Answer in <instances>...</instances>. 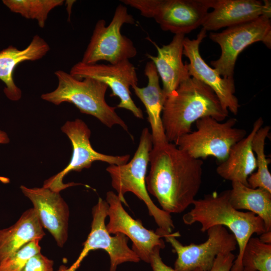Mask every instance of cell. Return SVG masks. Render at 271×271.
I'll use <instances>...</instances> for the list:
<instances>
[{"mask_svg": "<svg viewBox=\"0 0 271 271\" xmlns=\"http://www.w3.org/2000/svg\"><path fill=\"white\" fill-rule=\"evenodd\" d=\"M10 142V139L7 134L4 131L0 130V144H8Z\"/></svg>", "mask_w": 271, "mask_h": 271, "instance_id": "cell-32", "label": "cell"}, {"mask_svg": "<svg viewBox=\"0 0 271 271\" xmlns=\"http://www.w3.org/2000/svg\"><path fill=\"white\" fill-rule=\"evenodd\" d=\"M53 264L52 260L39 252L28 260L23 271H53Z\"/></svg>", "mask_w": 271, "mask_h": 271, "instance_id": "cell-28", "label": "cell"}, {"mask_svg": "<svg viewBox=\"0 0 271 271\" xmlns=\"http://www.w3.org/2000/svg\"><path fill=\"white\" fill-rule=\"evenodd\" d=\"M226 228L222 225L212 226L207 230L208 238L205 242L187 245L176 238L180 235L178 232L164 234L163 237L177 255L174 268L178 271H209L218 254L232 252L236 249V239Z\"/></svg>", "mask_w": 271, "mask_h": 271, "instance_id": "cell-10", "label": "cell"}, {"mask_svg": "<svg viewBox=\"0 0 271 271\" xmlns=\"http://www.w3.org/2000/svg\"><path fill=\"white\" fill-rule=\"evenodd\" d=\"M210 39L221 50L219 58L211 62L218 74L224 78L233 79L234 70L239 54L249 45L262 42L271 48L270 17L261 16L252 21L227 28L221 32H211Z\"/></svg>", "mask_w": 271, "mask_h": 271, "instance_id": "cell-9", "label": "cell"}, {"mask_svg": "<svg viewBox=\"0 0 271 271\" xmlns=\"http://www.w3.org/2000/svg\"><path fill=\"white\" fill-rule=\"evenodd\" d=\"M54 74L58 86L53 91L42 94V99L57 105L65 102L72 103L81 112L93 116L106 126L118 125L128 131L127 126L115 111L116 107L105 101L108 87L106 84L91 78L79 80L61 70Z\"/></svg>", "mask_w": 271, "mask_h": 271, "instance_id": "cell-5", "label": "cell"}, {"mask_svg": "<svg viewBox=\"0 0 271 271\" xmlns=\"http://www.w3.org/2000/svg\"><path fill=\"white\" fill-rule=\"evenodd\" d=\"M270 127L261 126L254 134L251 142L252 149L256 155V171L247 179L248 186L252 188H260L271 192V174L268 170L270 159L265 154V142Z\"/></svg>", "mask_w": 271, "mask_h": 271, "instance_id": "cell-24", "label": "cell"}, {"mask_svg": "<svg viewBox=\"0 0 271 271\" xmlns=\"http://www.w3.org/2000/svg\"><path fill=\"white\" fill-rule=\"evenodd\" d=\"M50 49L46 41L38 35H36L24 49L20 50L14 46H9L0 51V80L5 84L4 91L9 99L17 101L22 97V91L14 80L13 74L16 67L25 61L41 59Z\"/></svg>", "mask_w": 271, "mask_h": 271, "instance_id": "cell-20", "label": "cell"}, {"mask_svg": "<svg viewBox=\"0 0 271 271\" xmlns=\"http://www.w3.org/2000/svg\"><path fill=\"white\" fill-rule=\"evenodd\" d=\"M242 271H245V270L244 269H243Z\"/></svg>", "mask_w": 271, "mask_h": 271, "instance_id": "cell-33", "label": "cell"}, {"mask_svg": "<svg viewBox=\"0 0 271 271\" xmlns=\"http://www.w3.org/2000/svg\"><path fill=\"white\" fill-rule=\"evenodd\" d=\"M241 264L245 271H271V244L251 237L244 248Z\"/></svg>", "mask_w": 271, "mask_h": 271, "instance_id": "cell-26", "label": "cell"}, {"mask_svg": "<svg viewBox=\"0 0 271 271\" xmlns=\"http://www.w3.org/2000/svg\"><path fill=\"white\" fill-rule=\"evenodd\" d=\"M69 73L79 80L91 78L104 83L112 91L110 96L119 98L117 107L126 109L136 117L143 118L142 109L130 96L129 88L137 85L138 78L136 68L129 60L115 64H87L80 61L72 67Z\"/></svg>", "mask_w": 271, "mask_h": 271, "instance_id": "cell-12", "label": "cell"}, {"mask_svg": "<svg viewBox=\"0 0 271 271\" xmlns=\"http://www.w3.org/2000/svg\"><path fill=\"white\" fill-rule=\"evenodd\" d=\"M229 190L232 206L238 210H247L263 220L266 231H271V192L260 188H252L232 182Z\"/></svg>", "mask_w": 271, "mask_h": 271, "instance_id": "cell-23", "label": "cell"}, {"mask_svg": "<svg viewBox=\"0 0 271 271\" xmlns=\"http://www.w3.org/2000/svg\"><path fill=\"white\" fill-rule=\"evenodd\" d=\"M43 227L36 210L25 211L11 226L0 229V262L24 245L44 236Z\"/></svg>", "mask_w": 271, "mask_h": 271, "instance_id": "cell-22", "label": "cell"}, {"mask_svg": "<svg viewBox=\"0 0 271 271\" xmlns=\"http://www.w3.org/2000/svg\"><path fill=\"white\" fill-rule=\"evenodd\" d=\"M4 4L10 10L27 19L36 20L39 26L43 28L49 13L54 8L62 6L63 0H4Z\"/></svg>", "mask_w": 271, "mask_h": 271, "instance_id": "cell-25", "label": "cell"}, {"mask_svg": "<svg viewBox=\"0 0 271 271\" xmlns=\"http://www.w3.org/2000/svg\"><path fill=\"white\" fill-rule=\"evenodd\" d=\"M108 205L101 198L93 207L91 230L83 243V248L75 262L80 264L91 250L103 249L110 258V271H116L117 266L125 262H138L141 259L136 252L128 246V237L122 233L111 236L105 223L107 216Z\"/></svg>", "mask_w": 271, "mask_h": 271, "instance_id": "cell-13", "label": "cell"}, {"mask_svg": "<svg viewBox=\"0 0 271 271\" xmlns=\"http://www.w3.org/2000/svg\"><path fill=\"white\" fill-rule=\"evenodd\" d=\"M160 247H156L150 257V263L153 271H178L166 265L162 260L160 251ZM195 271H200L196 270Z\"/></svg>", "mask_w": 271, "mask_h": 271, "instance_id": "cell-30", "label": "cell"}, {"mask_svg": "<svg viewBox=\"0 0 271 271\" xmlns=\"http://www.w3.org/2000/svg\"><path fill=\"white\" fill-rule=\"evenodd\" d=\"M147 189L162 209L180 213L192 204L202 184L203 162L191 157L175 144L153 147Z\"/></svg>", "mask_w": 271, "mask_h": 271, "instance_id": "cell-1", "label": "cell"}, {"mask_svg": "<svg viewBox=\"0 0 271 271\" xmlns=\"http://www.w3.org/2000/svg\"><path fill=\"white\" fill-rule=\"evenodd\" d=\"M153 148L151 133L147 127L143 129L138 149L132 159L125 164L110 165L106 171L111 179V185L121 202L126 205L124 194L131 192L146 205L149 214L159 226L156 232L162 236L172 233L174 225L171 214L157 207L150 198L146 178Z\"/></svg>", "mask_w": 271, "mask_h": 271, "instance_id": "cell-4", "label": "cell"}, {"mask_svg": "<svg viewBox=\"0 0 271 271\" xmlns=\"http://www.w3.org/2000/svg\"><path fill=\"white\" fill-rule=\"evenodd\" d=\"M125 24H134L135 20L125 5L119 4L108 26L104 19L96 22L81 61L93 64L105 61L115 64L134 58L137 54L136 47L129 38L121 33V28Z\"/></svg>", "mask_w": 271, "mask_h": 271, "instance_id": "cell-8", "label": "cell"}, {"mask_svg": "<svg viewBox=\"0 0 271 271\" xmlns=\"http://www.w3.org/2000/svg\"><path fill=\"white\" fill-rule=\"evenodd\" d=\"M141 15L153 19L164 31L189 33L202 26L212 0H121Z\"/></svg>", "mask_w": 271, "mask_h": 271, "instance_id": "cell-7", "label": "cell"}, {"mask_svg": "<svg viewBox=\"0 0 271 271\" xmlns=\"http://www.w3.org/2000/svg\"><path fill=\"white\" fill-rule=\"evenodd\" d=\"M61 130L69 139L72 146V155L68 165L60 172L45 181L43 187L54 191H60L69 187L79 185L75 183L64 184V177L72 171L80 172L89 168L94 161H101L110 165H121L128 162L130 155L111 156L103 154L93 149L90 142L91 130L80 119L67 121Z\"/></svg>", "mask_w": 271, "mask_h": 271, "instance_id": "cell-11", "label": "cell"}, {"mask_svg": "<svg viewBox=\"0 0 271 271\" xmlns=\"http://www.w3.org/2000/svg\"><path fill=\"white\" fill-rule=\"evenodd\" d=\"M263 124L262 117L257 118L250 133L231 148L226 159L216 168V172L221 177L231 182H238L248 186L247 179L256 169L255 156L251 142Z\"/></svg>", "mask_w": 271, "mask_h": 271, "instance_id": "cell-21", "label": "cell"}, {"mask_svg": "<svg viewBox=\"0 0 271 271\" xmlns=\"http://www.w3.org/2000/svg\"><path fill=\"white\" fill-rule=\"evenodd\" d=\"M213 11L208 12L202 28L216 31L246 23L261 16L270 17V1L212 0Z\"/></svg>", "mask_w": 271, "mask_h": 271, "instance_id": "cell-17", "label": "cell"}, {"mask_svg": "<svg viewBox=\"0 0 271 271\" xmlns=\"http://www.w3.org/2000/svg\"><path fill=\"white\" fill-rule=\"evenodd\" d=\"M260 235L259 238L261 242L271 244V231H266Z\"/></svg>", "mask_w": 271, "mask_h": 271, "instance_id": "cell-31", "label": "cell"}, {"mask_svg": "<svg viewBox=\"0 0 271 271\" xmlns=\"http://www.w3.org/2000/svg\"><path fill=\"white\" fill-rule=\"evenodd\" d=\"M144 72L148 79L147 85L144 87L136 85L131 88L145 106L152 129L153 147H158L168 142L162 120L163 106L167 96L160 86L159 76L152 61L146 63Z\"/></svg>", "mask_w": 271, "mask_h": 271, "instance_id": "cell-19", "label": "cell"}, {"mask_svg": "<svg viewBox=\"0 0 271 271\" xmlns=\"http://www.w3.org/2000/svg\"><path fill=\"white\" fill-rule=\"evenodd\" d=\"M41 240L36 239L0 262V271H23L28 260L40 252Z\"/></svg>", "mask_w": 271, "mask_h": 271, "instance_id": "cell-27", "label": "cell"}, {"mask_svg": "<svg viewBox=\"0 0 271 271\" xmlns=\"http://www.w3.org/2000/svg\"><path fill=\"white\" fill-rule=\"evenodd\" d=\"M206 31L202 28L196 39L191 40L185 37L183 41V55L187 57L186 63L189 75L209 86L217 96L224 109L234 115L238 112L240 105L235 96L234 79L224 78L203 60L199 46L206 37Z\"/></svg>", "mask_w": 271, "mask_h": 271, "instance_id": "cell-15", "label": "cell"}, {"mask_svg": "<svg viewBox=\"0 0 271 271\" xmlns=\"http://www.w3.org/2000/svg\"><path fill=\"white\" fill-rule=\"evenodd\" d=\"M20 188L32 202L43 228L63 247L68 238L69 210L59 192L43 186L29 188L22 185Z\"/></svg>", "mask_w": 271, "mask_h": 271, "instance_id": "cell-16", "label": "cell"}, {"mask_svg": "<svg viewBox=\"0 0 271 271\" xmlns=\"http://www.w3.org/2000/svg\"><path fill=\"white\" fill-rule=\"evenodd\" d=\"M192 204L193 208L183 216L184 223H200L202 232L215 225L228 228L239 248L231 271H242V255L247 242L254 233L260 235L266 231L262 219L252 212L234 208L230 202L229 190L206 195L202 198L195 199Z\"/></svg>", "mask_w": 271, "mask_h": 271, "instance_id": "cell-3", "label": "cell"}, {"mask_svg": "<svg viewBox=\"0 0 271 271\" xmlns=\"http://www.w3.org/2000/svg\"><path fill=\"white\" fill-rule=\"evenodd\" d=\"M228 116V111L223 108L213 91L190 76L167 96L162 120L167 141L174 143L191 132L192 124L199 119L210 116L222 121Z\"/></svg>", "mask_w": 271, "mask_h": 271, "instance_id": "cell-2", "label": "cell"}, {"mask_svg": "<svg viewBox=\"0 0 271 271\" xmlns=\"http://www.w3.org/2000/svg\"><path fill=\"white\" fill-rule=\"evenodd\" d=\"M236 122L235 118L222 122L210 116L204 117L195 122L196 130L181 136L174 143L193 158L214 157L221 163L231 148L246 136L245 129L235 127Z\"/></svg>", "mask_w": 271, "mask_h": 271, "instance_id": "cell-6", "label": "cell"}, {"mask_svg": "<svg viewBox=\"0 0 271 271\" xmlns=\"http://www.w3.org/2000/svg\"><path fill=\"white\" fill-rule=\"evenodd\" d=\"M235 258L232 252L220 253L209 271H231Z\"/></svg>", "mask_w": 271, "mask_h": 271, "instance_id": "cell-29", "label": "cell"}, {"mask_svg": "<svg viewBox=\"0 0 271 271\" xmlns=\"http://www.w3.org/2000/svg\"><path fill=\"white\" fill-rule=\"evenodd\" d=\"M106 201L108 205L107 216L109 222L106 225L110 234L121 233L132 242V249L140 259L149 263L151 255L157 247H165L163 236L153 230H149L140 220L132 218L125 210L117 194L112 191L106 193Z\"/></svg>", "mask_w": 271, "mask_h": 271, "instance_id": "cell-14", "label": "cell"}, {"mask_svg": "<svg viewBox=\"0 0 271 271\" xmlns=\"http://www.w3.org/2000/svg\"><path fill=\"white\" fill-rule=\"evenodd\" d=\"M185 35H175L167 45L159 47L150 39H148L155 46L158 52L157 56L146 54L154 64L159 77L162 89L167 96L174 91L179 84L190 77L186 63L182 61L183 41Z\"/></svg>", "mask_w": 271, "mask_h": 271, "instance_id": "cell-18", "label": "cell"}]
</instances>
